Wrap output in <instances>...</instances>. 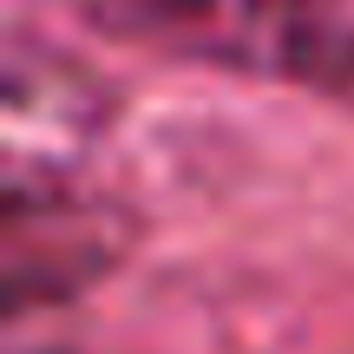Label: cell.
<instances>
[{
	"mask_svg": "<svg viewBox=\"0 0 354 354\" xmlns=\"http://www.w3.org/2000/svg\"><path fill=\"white\" fill-rule=\"evenodd\" d=\"M86 26L125 46L289 79L354 105V20L328 0H73Z\"/></svg>",
	"mask_w": 354,
	"mask_h": 354,
	"instance_id": "cell-1",
	"label": "cell"
}]
</instances>
